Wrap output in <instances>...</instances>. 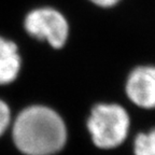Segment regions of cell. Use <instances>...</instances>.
I'll return each instance as SVG.
<instances>
[{
    "label": "cell",
    "mask_w": 155,
    "mask_h": 155,
    "mask_svg": "<svg viewBox=\"0 0 155 155\" xmlns=\"http://www.w3.org/2000/svg\"><path fill=\"white\" fill-rule=\"evenodd\" d=\"M12 137L16 148L25 155H53L64 148L67 128L51 108L30 106L15 119Z\"/></svg>",
    "instance_id": "cell-1"
},
{
    "label": "cell",
    "mask_w": 155,
    "mask_h": 155,
    "mask_svg": "<svg viewBox=\"0 0 155 155\" xmlns=\"http://www.w3.org/2000/svg\"><path fill=\"white\" fill-rule=\"evenodd\" d=\"M129 125L126 110L116 104H96L87 120L93 142L100 149L119 147L128 135Z\"/></svg>",
    "instance_id": "cell-2"
},
{
    "label": "cell",
    "mask_w": 155,
    "mask_h": 155,
    "mask_svg": "<svg viewBox=\"0 0 155 155\" xmlns=\"http://www.w3.org/2000/svg\"><path fill=\"white\" fill-rule=\"evenodd\" d=\"M24 28L29 36L46 41L54 48H61L67 43L70 31L68 19L53 7L30 10L24 18Z\"/></svg>",
    "instance_id": "cell-3"
},
{
    "label": "cell",
    "mask_w": 155,
    "mask_h": 155,
    "mask_svg": "<svg viewBox=\"0 0 155 155\" xmlns=\"http://www.w3.org/2000/svg\"><path fill=\"white\" fill-rule=\"evenodd\" d=\"M126 94L136 106L155 109V66L135 68L126 82Z\"/></svg>",
    "instance_id": "cell-4"
},
{
    "label": "cell",
    "mask_w": 155,
    "mask_h": 155,
    "mask_svg": "<svg viewBox=\"0 0 155 155\" xmlns=\"http://www.w3.org/2000/svg\"><path fill=\"white\" fill-rule=\"evenodd\" d=\"M18 48L13 41L0 36V85L10 84L21 70Z\"/></svg>",
    "instance_id": "cell-5"
},
{
    "label": "cell",
    "mask_w": 155,
    "mask_h": 155,
    "mask_svg": "<svg viewBox=\"0 0 155 155\" xmlns=\"http://www.w3.org/2000/svg\"><path fill=\"white\" fill-rule=\"evenodd\" d=\"M134 153L135 155H155V127L136 137Z\"/></svg>",
    "instance_id": "cell-6"
},
{
    "label": "cell",
    "mask_w": 155,
    "mask_h": 155,
    "mask_svg": "<svg viewBox=\"0 0 155 155\" xmlns=\"http://www.w3.org/2000/svg\"><path fill=\"white\" fill-rule=\"evenodd\" d=\"M11 123V111L5 101L0 100V136L3 135Z\"/></svg>",
    "instance_id": "cell-7"
},
{
    "label": "cell",
    "mask_w": 155,
    "mask_h": 155,
    "mask_svg": "<svg viewBox=\"0 0 155 155\" xmlns=\"http://www.w3.org/2000/svg\"><path fill=\"white\" fill-rule=\"evenodd\" d=\"M87 1L101 9H111L119 5L122 0H87Z\"/></svg>",
    "instance_id": "cell-8"
}]
</instances>
